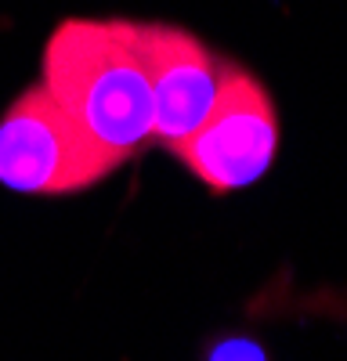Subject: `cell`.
Returning <instances> with one entry per match:
<instances>
[{"label":"cell","instance_id":"cell-3","mask_svg":"<svg viewBox=\"0 0 347 361\" xmlns=\"http://www.w3.org/2000/svg\"><path fill=\"white\" fill-rule=\"evenodd\" d=\"M279 148V119L268 90L250 73L221 66L217 98L202 123L174 148L214 192H239L268 173Z\"/></svg>","mask_w":347,"mask_h":361},{"label":"cell","instance_id":"cell-1","mask_svg":"<svg viewBox=\"0 0 347 361\" xmlns=\"http://www.w3.org/2000/svg\"><path fill=\"white\" fill-rule=\"evenodd\" d=\"M40 83L80 134L116 166L156 141L138 22L66 18L44 47Z\"/></svg>","mask_w":347,"mask_h":361},{"label":"cell","instance_id":"cell-4","mask_svg":"<svg viewBox=\"0 0 347 361\" xmlns=\"http://www.w3.org/2000/svg\"><path fill=\"white\" fill-rule=\"evenodd\" d=\"M138 29L152 87V137L174 152L210 116L221 66L192 33L178 25L138 22Z\"/></svg>","mask_w":347,"mask_h":361},{"label":"cell","instance_id":"cell-2","mask_svg":"<svg viewBox=\"0 0 347 361\" xmlns=\"http://www.w3.org/2000/svg\"><path fill=\"white\" fill-rule=\"evenodd\" d=\"M112 170L116 163L80 134L44 83L22 90L0 116V185L18 195H73Z\"/></svg>","mask_w":347,"mask_h":361},{"label":"cell","instance_id":"cell-5","mask_svg":"<svg viewBox=\"0 0 347 361\" xmlns=\"http://www.w3.org/2000/svg\"><path fill=\"white\" fill-rule=\"evenodd\" d=\"M207 361H268V354L250 336H224L221 343H214Z\"/></svg>","mask_w":347,"mask_h":361}]
</instances>
